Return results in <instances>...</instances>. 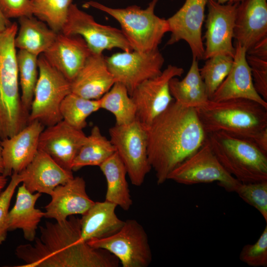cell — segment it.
Here are the masks:
<instances>
[{"instance_id": "cb8c5ba5", "label": "cell", "mask_w": 267, "mask_h": 267, "mask_svg": "<svg viewBox=\"0 0 267 267\" xmlns=\"http://www.w3.org/2000/svg\"><path fill=\"white\" fill-rule=\"evenodd\" d=\"M41 195L39 192H30L23 184L18 187L15 204L8 214V231L21 229L25 239L31 242L35 240L38 225L44 216V212L35 207Z\"/></svg>"}, {"instance_id": "b9f144b4", "label": "cell", "mask_w": 267, "mask_h": 267, "mask_svg": "<svg viewBox=\"0 0 267 267\" xmlns=\"http://www.w3.org/2000/svg\"><path fill=\"white\" fill-rule=\"evenodd\" d=\"M1 138H0V174H2L4 171L3 160L2 154V146L1 145Z\"/></svg>"}, {"instance_id": "836d02e7", "label": "cell", "mask_w": 267, "mask_h": 267, "mask_svg": "<svg viewBox=\"0 0 267 267\" xmlns=\"http://www.w3.org/2000/svg\"><path fill=\"white\" fill-rule=\"evenodd\" d=\"M246 58L255 89L267 102V37L246 50Z\"/></svg>"}, {"instance_id": "8992f818", "label": "cell", "mask_w": 267, "mask_h": 267, "mask_svg": "<svg viewBox=\"0 0 267 267\" xmlns=\"http://www.w3.org/2000/svg\"><path fill=\"white\" fill-rule=\"evenodd\" d=\"M158 1L152 0L144 9L136 5L112 8L92 0L85 3L84 6L93 7L111 16L120 24L133 49L146 52L158 48L164 36L169 32L167 19L155 13Z\"/></svg>"}, {"instance_id": "7c38bea8", "label": "cell", "mask_w": 267, "mask_h": 267, "mask_svg": "<svg viewBox=\"0 0 267 267\" xmlns=\"http://www.w3.org/2000/svg\"><path fill=\"white\" fill-rule=\"evenodd\" d=\"M105 59L115 82L123 85L130 96L140 83L160 74L164 63L158 48L146 52L123 51Z\"/></svg>"}, {"instance_id": "e0dca14e", "label": "cell", "mask_w": 267, "mask_h": 267, "mask_svg": "<svg viewBox=\"0 0 267 267\" xmlns=\"http://www.w3.org/2000/svg\"><path fill=\"white\" fill-rule=\"evenodd\" d=\"M44 126L33 121L13 135L1 140L6 177L19 174L32 161L38 151L39 140Z\"/></svg>"}, {"instance_id": "484cf974", "label": "cell", "mask_w": 267, "mask_h": 267, "mask_svg": "<svg viewBox=\"0 0 267 267\" xmlns=\"http://www.w3.org/2000/svg\"><path fill=\"white\" fill-rule=\"evenodd\" d=\"M18 22L14 44L19 50L39 56L49 48L57 37L58 33L33 15L21 17Z\"/></svg>"}, {"instance_id": "d6a6232c", "label": "cell", "mask_w": 267, "mask_h": 267, "mask_svg": "<svg viewBox=\"0 0 267 267\" xmlns=\"http://www.w3.org/2000/svg\"><path fill=\"white\" fill-rule=\"evenodd\" d=\"M32 14L51 30L60 33L66 21L72 0H31Z\"/></svg>"}, {"instance_id": "9a60e30c", "label": "cell", "mask_w": 267, "mask_h": 267, "mask_svg": "<svg viewBox=\"0 0 267 267\" xmlns=\"http://www.w3.org/2000/svg\"><path fill=\"white\" fill-rule=\"evenodd\" d=\"M207 2L208 0H185L182 6L167 19L171 33L167 45L184 41L190 48L193 58L204 59L202 30Z\"/></svg>"}, {"instance_id": "7402d4cb", "label": "cell", "mask_w": 267, "mask_h": 267, "mask_svg": "<svg viewBox=\"0 0 267 267\" xmlns=\"http://www.w3.org/2000/svg\"><path fill=\"white\" fill-rule=\"evenodd\" d=\"M267 37V0H243L237 7L233 38L246 50Z\"/></svg>"}, {"instance_id": "277c9868", "label": "cell", "mask_w": 267, "mask_h": 267, "mask_svg": "<svg viewBox=\"0 0 267 267\" xmlns=\"http://www.w3.org/2000/svg\"><path fill=\"white\" fill-rule=\"evenodd\" d=\"M16 22L0 32V138L9 137L29 123L21 99L14 39Z\"/></svg>"}, {"instance_id": "6da1fadb", "label": "cell", "mask_w": 267, "mask_h": 267, "mask_svg": "<svg viewBox=\"0 0 267 267\" xmlns=\"http://www.w3.org/2000/svg\"><path fill=\"white\" fill-rule=\"evenodd\" d=\"M40 236L33 244L17 247V257L25 264L21 267H117L113 255L95 248L83 240L80 219L71 216L40 227Z\"/></svg>"}, {"instance_id": "83f0119b", "label": "cell", "mask_w": 267, "mask_h": 267, "mask_svg": "<svg viewBox=\"0 0 267 267\" xmlns=\"http://www.w3.org/2000/svg\"><path fill=\"white\" fill-rule=\"evenodd\" d=\"M169 88L175 101L187 107L196 108L209 100L200 74L198 60L194 58L185 77L181 80L177 77L172 78Z\"/></svg>"}, {"instance_id": "ac0fdd59", "label": "cell", "mask_w": 267, "mask_h": 267, "mask_svg": "<svg viewBox=\"0 0 267 267\" xmlns=\"http://www.w3.org/2000/svg\"><path fill=\"white\" fill-rule=\"evenodd\" d=\"M50 202L45 206L44 217L56 222L65 220L75 215H83L94 203L88 196L86 181L82 177H74L56 187Z\"/></svg>"}, {"instance_id": "ffe728a7", "label": "cell", "mask_w": 267, "mask_h": 267, "mask_svg": "<svg viewBox=\"0 0 267 267\" xmlns=\"http://www.w3.org/2000/svg\"><path fill=\"white\" fill-rule=\"evenodd\" d=\"M91 53L81 36L60 32L43 55L52 66L71 82Z\"/></svg>"}, {"instance_id": "30bf717a", "label": "cell", "mask_w": 267, "mask_h": 267, "mask_svg": "<svg viewBox=\"0 0 267 267\" xmlns=\"http://www.w3.org/2000/svg\"><path fill=\"white\" fill-rule=\"evenodd\" d=\"M167 180L185 185L217 182L228 192H235L240 183L220 163L207 137L194 153L171 172Z\"/></svg>"}, {"instance_id": "ab89813d", "label": "cell", "mask_w": 267, "mask_h": 267, "mask_svg": "<svg viewBox=\"0 0 267 267\" xmlns=\"http://www.w3.org/2000/svg\"><path fill=\"white\" fill-rule=\"evenodd\" d=\"M11 24L10 20L6 18L0 11V32L6 29Z\"/></svg>"}, {"instance_id": "7a4b0ae2", "label": "cell", "mask_w": 267, "mask_h": 267, "mask_svg": "<svg viewBox=\"0 0 267 267\" xmlns=\"http://www.w3.org/2000/svg\"><path fill=\"white\" fill-rule=\"evenodd\" d=\"M147 154L157 183H164L171 172L205 142V132L195 108L173 101L146 129Z\"/></svg>"}, {"instance_id": "d590c367", "label": "cell", "mask_w": 267, "mask_h": 267, "mask_svg": "<svg viewBox=\"0 0 267 267\" xmlns=\"http://www.w3.org/2000/svg\"><path fill=\"white\" fill-rule=\"evenodd\" d=\"M235 192L245 202L257 210L267 222V180L240 182Z\"/></svg>"}, {"instance_id": "9c48e42d", "label": "cell", "mask_w": 267, "mask_h": 267, "mask_svg": "<svg viewBox=\"0 0 267 267\" xmlns=\"http://www.w3.org/2000/svg\"><path fill=\"white\" fill-rule=\"evenodd\" d=\"M87 242L93 248L106 250L113 255L123 267H147L152 260L146 232L134 219L125 221L121 229L109 236Z\"/></svg>"}, {"instance_id": "f1b7e54d", "label": "cell", "mask_w": 267, "mask_h": 267, "mask_svg": "<svg viewBox=\"0 0 267 267\" xmlns=\"http://www.w3.org/2000/svg\"><path fill=\"white\" fill-rule=\"evenodd\" d=\"M115 152V147L110 140L101 134L97 126H94L74 158L71 170L77 171L88 166H99Z\"/></svg>"}, {"instance_id": "f35d334b", "label": "cell", "mask_w": 267, "mask_h": 267, "mask_svg": "<svg viewBox=\"0 0 267 267\" xmlns=\"http://www.w3.org/2000/svg\"><path fill=\"white\" fill-rule=\"evenodd\" d=\"M0 11L9 20L33 16L31 0H0Z\"/></svg>"}, {"instance_id": "74e56055", "label": "cell", "mask_w": 267, "mask_h": 267, "mask_svg": "<svg viewBox=\"0 0 267 267\" xmlns=\"http://www.w3.org/2000/svg\"><path fill=\"white\" fill-rule=\"evenodd\" d=\"M22 182L19 174H13L5 189L0 193V245L6 239L8 230L7 221L9 208L16 188Z\"/></svg>"}, {"instance_id": "2e32d148", "label": "cell", "mask_w": 267, "mask_h": 267, "mask_svg": "<svg viewBox=\"0 0 267 267\" xmlns=\"http://www.w3.org/2000/svg\"><path fill=\"white\" fill-rule=\"evenodd\" d=\"M87 138L82 130L62 120L43 130L39 137L38 149L47 153L62 168L72 171L73 160Z\"/></svg>"}, {"instance_id": "1f68e13d", "label": "cell", "mask_w": 267, "mask_h": 267, "mask_svg": "<svg viewBox=\"0 0 267 267\" xmlns=\"http://www.w3.org/2000/svg\"><path fill=\"white\" fill-rule=\"evenodd\" d=\"M99 109V99H87L71 92L62 101L60 111L63 120L83 130L87 126L88 117Z\"/></svg>"}, {"instance_id": "8fae6325", "label": "cell", "mask_w": 267, "mask_h": 267, "mask_svg": "<svg viewBox=\"0 0 267 267\" xmlns=\"http://www.w3.org/2000/svg\"><path fill=\"white\" fill-rule=\"evenodd\" d=\"M61 32L80 35L93 53L102 54L104 50L113 48L125 51L133 50L121 29L97 23L93 16L73 3Z\"/></svg>"}, {"instance_id": "d6986e66", "label": "cell", "mask_w": 267, "mask_h": 267, "mask_svg": "<svg viewBox=\"0 0 267 267\" xmlns=\"http://www.w3.org/2000/svg\"><path fill=\"white\" fill-rule=\"evenodd\" d=\"M232 67L227 76L214 93V101L243 98L256 101L267 108L266 101L254 87L251 71L246 58V49L235 43Z\"/></svg>"}, {"instance_id": "603a6c76", "label": "cell", "mask_w": 267, "mask_h": 267, "mask_svg": "<svg viewBox=\"0 0 267 267\" xmlns=\"http://www.w3.org/2000/svg\"><path fill=\"white\" fill-rule=\"evenodd\" d=\"M115 82L103 54L92 53L71 82V92L87 99L97 100Z\"/></svg>"}, {"instance_id": "5bb4252c", "label": "cell", "mask_w": 267, "mask_h": 267, "mask_svg": "<svg viewBox=\"0 0 267 267\" xmlns=\"http://www.w3.org/2000/svg\"><path fill=\"white\" fill-rule=\"evenodd\" d=\"M239 3L221 4L217 0H208L204 59L217 55L233 57L235 48L232 39Z\"/></svg>"}, {"instance_id": "8d00e7d4", "label": "cell", "mask_w": 267, "mask_h": 267, "mask_svg": "<svg viewBox=\"0 0 267 267\" xmlns=\"http://www.w3.org/2000/svg\"><path fill=\"white\" fill-rule=\"evenodd\" d=\"M240 260L252 267H267V224L254 244L244 245L239 254Z\"/></svg>"}, {"instance_id": "d4e9b609", "label": "cell", "mask_w": 267, "mask_h": 267, "mask_svg": "<svg viewBox=\"0 0 267 267\" xmlns=\"http://www.w3.org/2000/svg\"><path fill=\"white\" fill-rule=\"evenodd\" d=\"M117 207L106 200L95 202L80 218L83 240L87 242L90 239L107 237L120 230L125 221L116 214Z\"/></svg>"}, {"instance_id": "ee69618b", "label": "cell", "mask_w": 267, "mask_h": 267, "mask_svg": "<svg viewBox=\"0 0 267 267\" xmlns=\"http://www.w3.org/2000/svg\"></svg>"}, {"instance_id": "5b68a950", "label": "cell", "mask_w": 267, "mask_h": 267, "mask_svg": "<svg viewBox=\"0 0 267 267\" xmlns=\"http://www.w3.org/2000/svg\"><path fill=\"white\" fill-rule=\"evenodd\" d=\"M207 139L220 163L239 181L267 180V153L254 142L223 132L207 134Z\"/></svg>"}, {"instance_id": "44dd1931", "label": "cell", "mask_w": 267, "mask_h": 267, "mask_svg": "<svg viewBox=\"0 0 267 267\" xmlns=\"http://www.w3.org/2000/svg\"><path fill=\"white\" fill-rule=\"evenodd\" d=\"M19 174L22 184L29 191L49 195L56 187L74 178L72 171L62 168L47 153L40 149Z\"/></svg>"}, {"instance_id": "4fadbf2b", "label": "cell", "mask_w": 267, "mask_h": 267, "mask_svg": "<svg viewBox=\"0 0 267 267\" xmlns=\"http://www.w3.org/2000/svg\"><path fill=\"white\" fill-rule=\"evenodd\" d=\"M183 73L182 68L169 65L160 74L143 81L134 90L130 96L135 105L136 119L146 129L173 101L170 81Z\"/></svg>"}, {"instance_id": "4316f807", "label": "cell", "mask_w": 267, "mask_h": 267, "mask_svg": "<svg viewBox=\"0 0 267 267\" xmlns=\"http://www.w3.org/2000/svg\"><path fill=\"white\" fill-rule=\"evenodd\" d=\"M99 167L107 182L105 200L128 211L133 202L126 179L127 171L117 152Z\"/></svg>"}, {"instance_id": "f546056e", "label": "cell", "mask_w": 267, "mask_h": 267, "mask_svg": "<svg viewBox=\"0 0 267 267\" xmlns=\"http://www.w3.org/2000/svg\"><path fill=\"white\" fill-rule=\"evenodd\" d=\"M99 99L100 108L112 113L116 124H130L136 119L135 105L126 87L115 82L111 88Z\"/></svg>"}, {"instance_id": "3957f363", "label": "cell", "mask_w": 267, "mask_h": 267, "mask_svg": "<svg viewBox=\"0 0 267 267\" xmlns=\"http://www.w3.org/2000/svg\"><path fill=\"white\" fill-rule=\"evenodd\" d=\"M195 109L207 134L223 132L254 142L267 129V108L251 100H209Z\"/></svg>"}, {"instance_id": "4dcf8cb0", "label": "cell", "mask_w": 267, "mask_h": 267, "mask_svg": "<svg viewBox=\"0 0 267 267\" xmlns=\"http://www.w3.org/2000/svg\"><path fill=\"white\" fill-rule=\"evenodd\" d=\"M16 59L21 102L24 109L29 113L39 76L38 56L25 50H19Z\"/></svg>"}, {"instance_id": "e575fe53", "label": "cell", "mask_w": 267, "mask_h": 267, "mask_svg": "<svg viewBox=\"0 0 267 267\" xmlns=\"http://www.w3.org/2000/svg\"><path fill=\"white\" fill-rule=\"evenodd\" d=\"M199 68L200 76L205 85L209 100L228 74L232 67L233 57L217 55L207 59Z\"/></svg>"}, {"instance_id": "7bdbcfd3", "label": "cell", "mask_w": 267, "mask_h": 267, "mask_svg": "<svg viewBox=\"0 0 267 267\" xmlns=\"http://www.w3.org/2000/svg\"><path fill=\"white\" fill-rule=\"evenodd\" d=\"M243 0H217L219 3L221 4L240 3Z\"/></svg>"}, {"instance_id": "ba28073f", "label": "cell", "mask_w": 267, "mask_h": 267, "mask_svg": "<svg viewBox=\"0 0 267 267\" xmlns=\"http://www.w3.org/2000/svg\"><path fill=\"white\" fill-rule=\"evenodd\" d=\"M110 141L124 165L131 183L139 186L152 169L147 154V134L136 119L123 125L116 124L109 130Z\"/></svg>"}, {"instance_id": "60d3db41", "label": "cell", "mask_w": 267, "mask_h": 267, "mask_svg": "<svg viewBox=\"0 0 267 267\" xmlns=\"http://www.w3.org/2000/svg\"><path fill=\"white\" fill-rule=\"evenodd\" d=\"M7 182V177L2 174H0V193L5 187Z\"/></svg>"}, {"instance_id": "52a82bcc", "label": "cell", "mask_w": 267, "mask_h": 267, "mask_svg": "<svg viewBox=\"0 0 267 267\" xmlns=\"http://www.w3.org/2000/svg\"><path fill=\"white\" fill-rule=\"evenodd\" d=\"M39 76L29 111L28 121H38L44 127L62 120L60 108L71 92V82L52 66L43 54L38 56Z\"/></svg>"}]
</instances>
